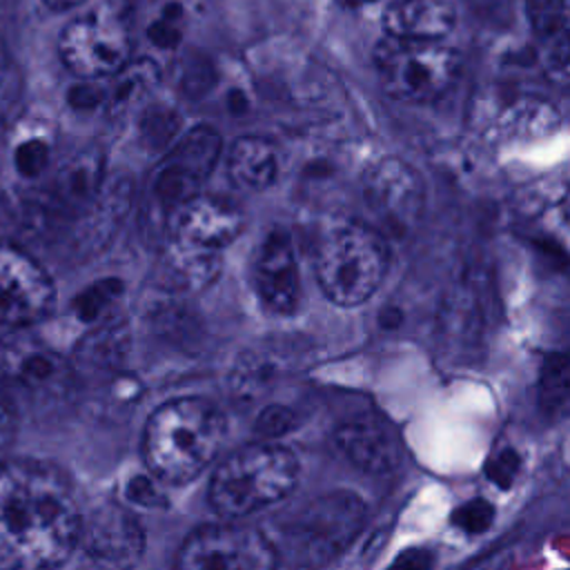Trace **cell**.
<instances>
[{
    "mask_svg": "<svg viewBox=\"0 0 570 570\" xmlns=\"http://www.w3.org/2000/svg\"><path fill=\"white\" fill-rule=\"evenodd\" d=\"M156 481H158V479H154V476H151V479H147V476H134V479L129 481V485H127L129 499L136 501V503L147 505V508L160 505V503H163V492H160V488H158Z\"/></svg>",
    "mask_w": 570,
    "mask_h": 570,
    "instance_id": "836d02e7",
    "label": "cell"
},
{
    "mask_svg": "<svg viewBox=\"0 0 570 570\" xmlns=\"http://www.w3.org/2000/svg\"><path fill=\"white\" fill-rule=\"evenodd\" d=\"M220 272V254L200 252L169 243L160 263V285L171 292L203 289L216 281Z\"/></svg>",
    "mask_w": 570,
    "mask_h": 570,
    "instance_id": "d6986e66",
    "label": "cell"
},
{
    "mask_svg": "<svg viewBox=\"0 0 570 570\" xmlns=\"http://www.w3.org/2000/svg\"><path fill=\"white\" fill-rule=\"evenodd\" d=\"M432 568V554L430 550H405L390 570H430Z\"/></svg>",
    "mask_w": 570,
    "mask_h": 570,
    "instance_id": "e575fe53",
    "label": "cell"
},
{
    "mask_svg": "<svg viewBox=\"0 0 570 570\" xmlns=\"http://www.w3.org/2000/svg\"><path fill=\"white\" fill-rule=\"evenodd\" d=\"M129 350V332L120 323L96 327L78 347V356L94 370H114L122 363Z\"/></svg>",
    "mask_w": 570,
    "mask_h": 570,
    "instance_id": "603a6c76",
    "label": "cell"
},
{
    "mask_svg": "<svg viewBox=\"0 0 570 570\" xmlns=\"http://www.w3.org/2000/svg\"><path fill=\"white\" fill-rule=\"evenodd\" d=\"M69 479L33 459L0 461V570H53L78 548Z\"/></svg>",
    "mask_w": 570,
    "mask_h": 570,
    "instance_id": "6da1fadb",
    "label": "cell"
},
{
    "mask_svg": "<svg viewBox=\"0 0 570 570\" xmlns=\"http://www.w3.org/2000/svg\"><path fill=\"white\" fill-rule=\"evenodd\" d=\"M87 0H42V4H47L49 9L53 11H67V9H73V7H80L85 4Z\"/></svg>",
    "mask_w": 570,
    "mask_h": 570,
    "instance_id": "8d00e7d4",
    "label": "cell"
},
{
    "mask_svg": "<svg viewBox=\"0 0 570 570\" xmlns=\"http://www.w3.org/2000/svg\"><path fill=\"white\" fill-rule=\"evenodd\" d=\"M51 156H53V145L49 134L45 129L27 127L20 134H16V138L11 140L9 165L20 180L33 183L49 171Z\"/></svg>",
    "mask_w": 570,
    "mask_h": 570,
    "instance_id": "7402d4cb",
    "label": "cell"
},
{
    "mask_svg": "<svg viewBox=\"0 0 570 570\" xmlns=\"http://www.w3.org/2000/svg\"><path fill=\"white\" fill-rule=\"evenodd\" d=\"M176 570H276V552L263 528L227 519L191 530L176 550Z\"/></svg>",
    "mask_w": 570,
    "mask_h": 570,
    "instance_id": "52a82bcc",
    "label": "cell"
},
{
    "mask_svg": "<svg viewBox=\"0 0 570 570\" xmlns=\"http://www.w3.org/2000/svg\"><path fill=\"white\" fill-rule=\"evenodd\" d=\"M492 519H494V508L483 499H472L452 512V523L468 534L485 532Z\"/></svg>",
    "mask_w": 570,
    "mask_h": 570,
    "instance_id": "f546056e",
    "label": "cell"
},
{
    "mask_svg": "<svg viewBox=\"0 0 570 570\" xmlns=\"http://www.w3.org/2000/svg\"><path fill=\"white\" fill-rule=\"evenodd\" d=\"M212 78H214V73H212V67H209L207 62H196V60H191V62H187V67H185L180 87H183V91H187L189 96H200V94H205V91L209 89Z\"/></svg>",
    "mask_w": 570,
    "mask_h": 570,
    "instance_id": "d6a6232c",
    "label": "cell"
},
{
    "mask_svg": "<svg viewBox=\"0 0 570 570\" xmlns=\"http://www.w3.org/2000/svg\"><path fill=\"white\" fill-rule=\"evenodd\" d=\"M488 476L492 479L494 485L499 488H510L512 481L517 479L519 474V454L510 448H503L499 450L490 461H488V468H485Z\"/></svg>",
    "mask_w": 570,
    "mask_h": 570,
    "instance_id": "4dcf8cb0",
    "label": "cell"
},
{
    "mask_svg": "<svg viewBox=\"0 0 570 570\" xmlns=\"http://www.w3.org/2000/svg\"><path fill=\"white\" fill-rule=\"evenodd\" d=\"M185 29V11L178 2L167 4L147 27V40L158 49L178 47Z\"/></svg>",
    "mask_w": 570,
    "mask_h": 570,
    "instance_id": "f1b7e54d",
    "label": "cell"
},
{
    "mask_svg": "<svg viewBox=\"0 0 570 570\" xmlns=\"http://www.w3.org/2000/svg\"><path fill=\"white\" fill-rule=\"evenodd\" d=\"M561 118L554 105L541 98L523 96L510 102L499 116V134L510 140H534L559 127Z\"/></svg>",
    "mask_w": 570,
    "mask_h": 570,
    "instance_id": "44dd1931",
    "label": "cell"
},
{
    "mask_svg": "<svg viewBox=\"0 0 570 570\" xmlns=\"http://www.w3.org/2000/svg\"><path fill=\"white\" fill-rule=\"evenodd\" d=\"M78 548L105 570H129L145 552L140 521L118 503H105L80 521Z\"/></svg>",
    "mask_w": 570,
    "mask_h": 570,
    "instance_id": "7c38bea8",
    "label": "cell"
},
{
    "mask_svg": "<svg viewBox=\"0 0 570 570\" xmlns=\"http://www.w3.org/2000/svg\"><path fill=\"white\" fill-rule=\"evenodd\" d=\"M223 412L203 396H180L158 405L142 432V459L154 479L187 483L218 454L225 441Z\"/></svg>",
    "mask_w": 570,
    "mask_h": 570,
    "instance_id": "7a4b0ae2",
    "label": "cell"
},
{
    "mask_svg": "<svg viewBox=\"0 0 570 570\" xmlns=\"http://www.w3.org/2000/svg\"><path fill=\"white\" fill-rule=\"evenodd\" d=\"M105 185V158L98 149L69 156L51 176L47 203L56 214L87 212Z\"/></svg>",
    "mask_w": 570,
    "mask_h": 570,
    "instance_id": "9a60e30c",
    "label": "cell"
},
{
    "mask_svg": "<svg viewBox=\"0 0 570 570\" xmlns=\"http://www.w3.org/2000/svg\"><path fill=\"white\" fill-rule=\"evenodd\" d=\"M122 292L125 285L120 278H100L85 287L82 292H78V296L71 303V309L85 323H100L120 301Z\"/></svg>",
    "mask_w": 570,
    "mask_h": 570,
    "instance_id": "484cf974",
    "label": "cell"
},
{
    "mask_svg": "<svg viewBox=\"0 0 570 570\" xmlns=\"http://www.w3.org/2000/svg\"><path fill=\"white\" fill-rule=\"evenodd\" d=\"M58 51L80 80H107L131 60L127 22L111 4L80 16L60 33Z\"/></svg>",
    "mask_w": 570,
    "mask_h": 570,
    "instance_id": "ba28073f",
    "label": "cell"
},
{
    "mask_svg": "<svg viewBox=\"0 0 570 570\" xmlns=\"http://www.w3.org/2000/svg\"><path fill=\"white\" fill-rule=\"evenodd\" d=\"M53 305L49 272L22 247L0 243V325L27 327L49 316Z\"/></svg>",
    "mask_w": 570,
    "mask_h": 570,
    "instance_id": "8fae6325",
    "label": "cell"
},
{
    "mask_svg": "<svg viewBox=\"0 0 570 570\" xmlns=\"http://www.w3.org/2000/svg\"><path fill=\"white\" fill-rule=\"evenodd\" d=\"M532 31L548 45L568 40V4L566 0H525Z\"/></svg>",
    "mask_w": 570,
    "mask_h": 570,
    "instance_id": "4316f807",
    "label": "cell"
},
{
    "mask_svg": "<svg viewBox=\"0 0 570 570\" xmlns=\"http://www.w3.org/2000/svg\"><path fill=\"white\" fill-rule=\"evenodd\" d=\"M140 142L151 151H167L180 134V116L169 105H149L138 120Z\"/></svg>",
    "mask_w": 570,
    "mask_h": 570,
    "instance_id": "d4e9b609",
    "label": "cell"
},
{
    "mask_svg": "<svg viewBox=\"0 0 570 570\" xmlns=\"http://www.w3.org/2000/svg\"><path fill=\"white\" fill-rule=\"evenodd\" d=\"M9 62H11V58H9V49H7V42H4V38H2V33H0V82L7 78V73H9Z\"/></svg>",
    "mask_w": 570,
    "mask_h": 570,
    "instance_id": "74e56055",
    "label": "cell"
},
{
    "mask_svg": "<svg viewBox=\"0 0 570 570\" xmlns=\"http://www.w3.org/2000/svg\"><path fill=\"white\" fill-rule=\"evenodd\" d=\"M292 425H294L292 412L281 405H272V407L263 410L256 421V430L261 436H265V441L285 434L287 430H292Z\"/></svg>",
    "mask_w": 570,
    "mask_h": 570,
    "instance_id": "1f68e13d",
    "label": "cell"
},
{
    "mask_svg": "<svg viewBox=\"0 0 570 570\" xmlns=\"http://www.w3.org/2000/svg\"><path fill=\"white\" fill-rule=\"evenodd\" d=\"M363 200L381 236H403L423 214L425 187L416 169L401 158H381L365 174Z\"/></svg>",
    "mask_w": 570,
    "mask_h": 570,
    "instance_id": "9c48e42d",
    "label": "cell"
},
{
    "mask_svg": "<svg viewBox=\"0 0 570 570\" xmlns=\"http://www.w3.org/2000/svg\"><path fill=\"white\" fill-rule=\"evenodd\" d=\"M158 78V69L151 60H129L116 76H111V82L107 87V100L111 109H127L131 102H136Z\"/></svg>",
    "mask_w": 570,
    "mask_h": 570,
    "instance_id": "cb8c5ba5",
    "label": "cell"
},
{
    "mask_svg": "<svg viewBox=\"0 0 570 570\" xmlns=\"http://www.w3.org/2000/svg\"><path fill=\"white\" fill-rule=\"evenodd\" d=\"M220 136L207 125H198L183 134L160 158L151 178V194L158 205L176 209L185 200L198 196V187L212 174L218 154Z\"/></svg>",
    "mask_w": 570,
    "mask_h": 570,
    "instance_id": "30bf717a",
    "label": "cell"
},
{
    "mask_svg": "<svg viewBox=\"0 0 570 570\" xmlns=\"http://www.w3.org/2000/svg\"><path fill=\"white\" fill-rule=\"evenodd\" d=\"M568 358L563 354H552L541 370V405L548 412H563L568 405Z\"/></svg>",
    "mask_w": 570,
    "mask_h": 570,
    "instance_id": "83f0119b",
    "label": "cell"
},
{
    "mask_svg": "<svg viewBox=\"0 0 570 570\" xmlns=\"http://www.w3.org/2000/svg\"><path fill=\"white\" fill-rule=\"evenodd\" d=\"M254 289L274 314H294L301 305V276L292 238L272 229L254 258Z\"/></svg>",
    "mask_w": 570,
    "mask_h": 570,
    "instance_id": "5bb4252c",
    "label": "cell"
},
{
    "mask_svg": "<svg viewBox=\"0 0 570 570\" xmlns=\"http://www.w3.org/2000/svg\"><path fill=\"white\" fill-rule=\"evenodd\" d=\"M298 481V459L285 445L258 441L227 454L212 474L207 499L225 519H243L281 499Z\"/></svg>",
    "mask_w": 570,
    "mask_h": 570,
    "instance_id": "277c9868",
    "label": "cell"
},
{
    "mask_svg": "<svg viewBox=\"0 0 570 570\" xmlns=\"http://www.w3.org/2000/svg\"><path fill=\"white\" fill-rule=\"evenodd\" d=\"M387 265L390 249L385 236L358 223L341 225L330 232L314 258L323 294L341 307L365 303L383 283Z\"/></svg>",
    "mask_w": 570,
    "mask_h": 570,
    "instance_id": "5b68a950",
    "label": "cell"
},
{
    "mask_svg": "<svg viewBox=\"0 0 570 570\" xmlns=\"http://www.w3.org/2000/svg\"><path fill=\"white\" fill-rule=\"evenodd\" d=\"M374 65L387 96L403 102H430L456 82L461 58L443 42L387 36L374 51Z\"/></svg>",
    "mask_w": 570,
    "mask_h": 570,
    "instance_id": "8992f818",
    "label": "cell"
},
{
    "mask_svg": "<svg viewBox=\"0 0 570 570\" xmlns=\"http://www.w3.org/2000/svg\"><path fill=\"white\" fill-rule=\"evenodd\" d=\"M7 367L20 385L36 392H60L71 376L69 365L56 352L36 345L11 350L7 354Z\"/></svg>",
    "mask_w": 570,
    "mask_h": 570,
    "instance_id": "ffe728a7",
    "label": "cell"
},
{
    "mask_svg": "<svg viewBox=\"0 0 570 570\" xmlns=\"http://www.w3.org/2000/svg\"><path fill=\"white\" fill-rule=\"evenodd\" d=\"M336 445L352 465L370 474L392 472L401 459V441L396 432L372 416L341 425L336 430Z\"/></svg>",
    "mask_w": 570,
    "mask_h": 570,
    "instance_id": "2e32d148",
    "label": "cell"
},
{
    "mask_svg": "<svg viewBox=\"0 0 570 570\" xmlns=\"http://www.w3.org/2000/svg\"><path fill=\"white\" fill-rule=\"evenodd\" d=\"M365 521L363 499L350 490H334L278 514L272 528L263 532L276 552L278 566L318 570L352 546Z\"/></svg>",
    "mask_w": 570,
    "mask_h": 570,
    "instance_id": "3957f363",
    "label": "cell"
},
{
    "mask_svg": "<svg viewBox=\"0 0 570 570\" xmlns=\"http://www.w3.org/2000/svg\"><path fill=\"white\" fill-rule=\"evenodd\" d=\"M229 176L245 189H267L281 171L278 147L263 136H240L229 149Z\"/></svg>",
    "mask_w": 570,
    "mask_h": 570,
    "instance_id": "ac0fdd59",
    "label": "cell"
},
{
    "mask_svg": "<svg viewBox=\"0 0 570 570\" xmlns=\"http://www.w3.org/2000/svg\"><path fill=\"white\" fill-rule=\"evenodd\" d=\"M456 13L448 0H394L383 11L390 38L441 42L454 27Z\"/></svg>",
    "mask_w": 570,
    "mask_h": 570,
    "instance_id": "e0dca14e",
    "label": "cell"
},
{
    "mask_svg": "<svg viewBox=\"0 0 570 570\" xmlns=\"http://www.w3.org/2000/svg\"><path fill=\"white\" fill-rule=\"evenodd\" d=\"M240 229L243 216L232 203L198 194L171 212L169 243L220 254L223 247L236 240Z\"/></svg>",
    "mask_w": 570,
    "mask_h": 570,
    "instance_id": "4fadbf2b",
    "label": "cell"
},
{
    "mask_svg": "<svg viewBox=\"0 0 570 570\" xmlns=\"http://www.w3.org/2000/svg\"><path fill=\"white\" fill-rule=\"evenodd\" d=\"M16 434V414L4 396H0V450L11 443Z\"/></svg>",
    "mask_w": 570,
    "mask_h": 570,
    "instance_id": "d590c367",
    "label": "cell"
}]
</instances>
